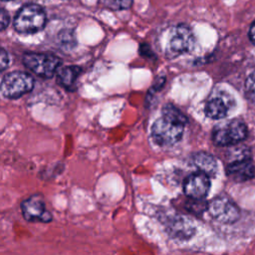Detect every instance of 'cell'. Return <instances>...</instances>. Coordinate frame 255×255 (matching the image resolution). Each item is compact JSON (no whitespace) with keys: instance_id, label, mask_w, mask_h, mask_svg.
<instances>
[{"instance_id":"16","label":"cell","mask_w":255,"mask_h":255,"mask_svg":"<svg viewBox=\"0 0 255 255\" xmlns=\"http://www.w3.org/2000/svg\"><path fill=\"white\" fill-rule=\"evenodd\" d=\"M245 95L251 102H255V71L245 81Z\"/></svg>"},{"instance_id":"20","label":"cell","mask_w":255,"mask_h":255,"mask_svg":"<svg viewBox=\"0 0 255 255\" xmlns=\"http://www.w3.org/2000/svg\"><path fill=\"white\" fill-rule=\"evenodd\" d=\"M249 38L253 44H255V21L252 23L249 29Z\"/></svg>"},{"instance_id":"18","label":"cell","mask_w":255,"mask_h":255,"mask_svg":"<svg viewBox=\"0 0 255 255\" xmlns=\"http://www.w3.org/2000/svg\"><path fill=\"white\" fill-rule=\"evenodd\" d=\"M10 63V59H9V55L8 53L6 52L5 49H1V52H0V68L2 71H4L8 65Z\"/></svg>"},{"instance_id":"13","label":"cell","mask_w":255,"mask_h":255,"mask_svg":"<svg viewBox=\"0 0 255 255\" xmlns=\"http://www.w3.org/2000/svg\"><path fill=\"white\" fill-rule=\"evenodd\" d=\"M191 163L201 171L208 175L209 177H214L217 172V162L216 159L208 152L198 151L191 155Z\"/></svg>"},{"instance_id":"6","label":"cell","mask_w":255,"mask_h":255,"mask_svg":"<svg viewBox=\"0 0 255 255\" xmlns=\"http://www.w3.org/2000/svg\"><path fill=\"white\" fill-rule=\"evenodd\" d=\"M34 87L31 75L21 71H14L5 75L1 82V93L5 98L17 99L29 93Z\"/></svg>"},{"instance_id":"12","label":"cell","mask_w":255,"mask_h":255,"mask_svg":"<svg viewBox=\"0 0 255 255\" xmlns=\"http://www.w3.org/2000/svg\"><path fill=\"white\" fill-rule=\"evenodd\" d=\"M226 174L235 181H246L254 176L255 168L248 157H242L230 162L226 166Z\"/></svg>"},{"instance_id":"8","label":"cell","mask_w":255,"mask_h":255,"mask_svg":"<svg viewBox=\"0 0 255 255\" xmlns=\"http://www.w3.org/2000/svg\"><path fill=\"white\" fill-rule=\"evenodd\" d=\"M209 214L216 221L231 224L239 219L240 211L237 205L227 197L217 196L208 202Z\"/></svg>"},{"instance_id":"15","label":"cell","mask_w":255,"mask_h":255,"mask_svg":"<svg viewBox=\"0 0 255 255\" xmlns=\"http://www.w3.org/2000/svg\"><path fill=\"white\" fill-rule=\"evenodd\" d=\"M179 205L188 213L197 216L201 215L208 208V202L204 199H194L187 196L179 201Z\"/></svg>"},{"instance_id":"11","label":"cell","mask_w":255,"mask_h":255,"mask_svg":"<svg viewBox=\"0 0 255 255\" xmlns=\"http://www.w3.org/2000/svg\"><path fill=\"white\" fill-rule=\"evenodd\" d=\"M234 105L233 98L225 92H217L207 101L204 113L212 120H220L227 116Z\"/></svg>"},{"instance_id":"14","label":"cell","mask_w":255,"mask_h":255,"mask_svg":"<svg viewBox=\"0 0 255 255\" xmlns=\"http://www.w3.org/2000/svg\"><path fill=\"white\" fill-rule=\"evenodd\" d=\"M81 68L78 66H67L62 68L57 74V82L62 87L71 90L75 85L79 75L81 74Z\"/></svg>"},{"instance_id":"1","label":"cell","mask_w":255,"mask_h":255,"mask_svg":"<svg viewBox=\"0 0 255 255\" xmlns=\"http://www.w3.org/2000/svg\"><path fill=\"white\" fill-rule=\"evenodd\" d=\"M161 114V117L151 127L152 139L160 146L174 145L183 135L187 119L179 109L171 104L164 105Z\"/></svg>"},{"instance_id":"9","label":"cell","mask_w":255,"mask_h":255,"mask_svg":"<svg viewBox=\"0 0 255 255\" xmlns=\"http://www.w3.org/2000/svg\"><path fill=\"white\" fill-rule=\"evenodd\" d=\"M166 233L169 237L185 241L189 240L195 234V226L192 221L182 214H170L162 221Z\"/></svg>"},{"instance_id":"2","label":"cell","mask_w":255,"mask_h":255,"mask_svg":"<svg viewBox=\"0 0 255 255\" xmlns=\"http://www.w3.org/2000/svg\"><path fill=\"white\" fill-rule=\"evenodd\" d=\"M46 13L37 4H27L16 14L14 28L21 34H33L42 30L46 24Z\"/></svg>"},{"instance_id":"3","label":"cell","mask_w":255,"mask_h":255,"mask_svg":"<svg viewBox=\"0 0 255 255\" xmlns=\"http://www.w3.org/2000/svg\"><path fill=\"white\" fill-rule=\"evenodd\" d=\"M194 37L192 31L185 24L173 27L167 37L165 53L168 58H175L193 49Z\"/></svg>"},{"instance_id":"17","label":"cell","mask_w":255,"mask_h":255,"mask_svg":"<svg viewBox=\"0 0 255 255\" xmlns=\"http://www.w3.org/2000/svg\"><path fill=\"white\" fill-rule=\"evenodd\" d=\"M110 7L115 10H124L128 9L131 6L132 0H114L111 1Z\"/></svg>"},{"instance_id":"7","label":"cell","mask_w":255,"mask_h":255,"mask_svg":"<svg viewBox=\"0 0 255 255\" xmlns=\"http://www.w3.org/2000/svg\"><path fill=\"white\" fill-rule=\"evenodd\" d=\"M20 207L24 219L29 222L49 223L53 220V215L46 208L43 196L38 193L24 199Z\"/></svg>"},{"instance_id":"5","label":"cell","mask_w":255,"mask_h":255,"mask_svg":"<svg viewBox=\"0 0 255 255\" xmlns=\"http://www.w3.org/2000/svg\"><path fill=\"white\" fill-rule=\"evenodd\" d=\"M23 64L34 74L42 78H52L61 65V60L55 55L46 53H26Z\"/></svg>"},{"instance_id":"19","label":"cell","mask_w":255,"mask_h":255,"mask_svg":"<svg viewBox=\"0 0 255 255\" xmlns=\"http://www.w3.org/2000/svg\"><path fill=\"white\" fill-rule=\"evenodd\" d=\"M10 21V17L9 14L7 13V11L5 9H1V13H0V27L1 30H4Z\"/></svg>"},{"instance_id":"10","label":"cell","mask_w":255,"mask_h":255,"mask_svg":"<svg viewBox=\"0 0 255 255\" xmlns=\"http://www.w3.org/2000/svg\"><path fill=\"white\" fill-rule=\"evenodd\" d=\"M210 177L201 171L188 174L182 182V190L185 196L194 199H204L210 189Z\"/></svg>"},{"instance_id":"4","label":"cell","mask_w":255,"mask_h":255,"mask_svg":"<svg viewBox=\"0 0 255 255\" xmlns=\"http://www.w3.org/2000/svg\"><path fill=\"white\" fill-rule=\"evenodd\" d=\"M247 133L248 129L245 123L241 120L234 119L216 127L212 133V139L216 145H233L245 139Z\"/></svg>"}]
</instances>
